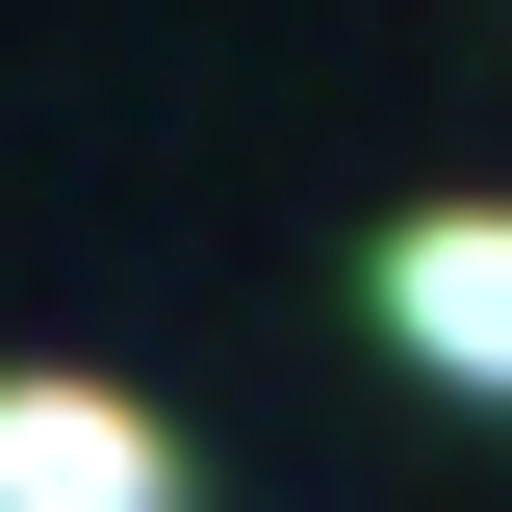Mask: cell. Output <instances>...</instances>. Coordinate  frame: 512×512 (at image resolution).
<instances>
[{
	"mask_svg": "<svg viewBox=\"0 0 512 512\" xmlns=\"http://www.w3.org/2000/svg\"><path fill=\"white\" fill-rule=\"evenodd\" d=\"M359 282H384V359H436V384L512 410V205H410Z\"/></svg>",
	"mask_w": 512,
	"mask_h": 512,
	"instance_id": "7a4b0ae2",
	"label": "cell"
},
{
	"mask_svg": "<svg viewBox=\"0 0 512 512\" xmlns=\"http://www.w3.org/2000/svg\"><path fill=\"white\" fill-rule=\"evenodd\" d=\"M0 512H205V461L77 359H0Z\"/></svg>",
	"mask_w": 512,
	"mask_h": 512,
	"instance_id": "6da1fadb",
	"label": "cell"
}]
</instances>
